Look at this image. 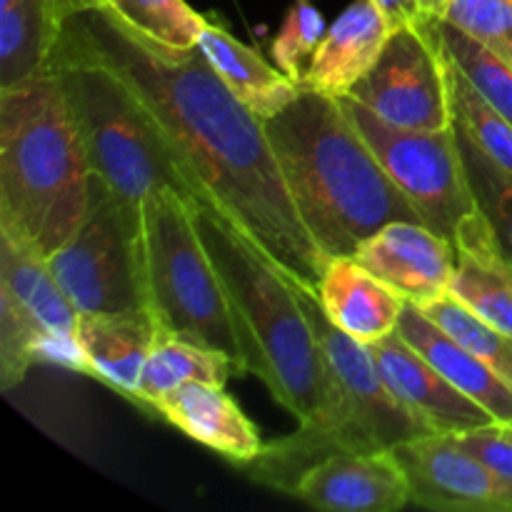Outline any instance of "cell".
Masks as SVG:
<instances>
[{
	"mask_svg": "<svg viewBox=\"0 0 512 512\" xmlns=\"http://www.w3.org/2000/svg\"><path fill=\"white\" fill-rule=\"evenodd\" d=\"M440 330L458 340L463 348L478 355L485 365L495 370L505 383L512 385V335L503 333L488 320L475 315L473 310L465 308L460 300L445 293L440 298L430 300V303L418 305Z\"/></svg>",
	"mask_w": 512,
	"mask_h": 512,
	"instance_id": "obj_25",
	"label": "cell"
},
{
	"mask_svg": "<svg viewBox=\"0 0 512 512\" xmlns=\"http://www.w3.org/2000/svg\"><path fill=\"white\" fill-rule=\"evenodd\" d=\"M63 40L128 85L170 148L190 198L210 200L280 273L318 290L328 258L290 198L265 123L198 48L153 43L103 8L70 15Z\"/></svg>",
	"mask_w": 512,
	"mask_h": 512,
	"instance_id": "obj_1",
	"label": "cell"
},
{
	"mask_svg": "<svg viewBox=\"0 0 512 512\" xmlns=\"http://www.w3.org/2000/svg\"><path fill=\"white\" fill-rule=\"evenodd\" d=\"M443 20L512 65V0H453Z\"/></svg>",
	"mask_w": 512,
	"mask_h": 512,
	"instance_id": "obj_31",
	"label": "cell"
},
{
	"mask_svg": "<svg viewBox=\"0 0 512 512\" xmlns=\"http://www.w3.org/2000/svg\"><path fill=\"white\" fill-rule=\"evenodd\" d=\"M293 498L325 512H395L410 505V488L388 448L320 460L298 480Z\"/></svg>",
	"mask_w": 512,
	"mask_h": 512,
	"instance_id": "obj_14",
	"label": "cell"
},
{
	"mask_svg": "<svg viewBox=\"0 0 512 512\" xmlns=\"http://www.w3.org/2000/svg\"><path fill=\"white\" fill-rule=\"evenodd\" d=\"M418 3H420V8H423L425 18L443 20L445 10H448V5L453 3V0H418Z\"/></svg>",
	"mask_w": 512,
	"mask_h": 512,
	"instance_id": "obj_35",
	"label": "cell"
},
{
	"mask_svg": "<svg viewBox=\"0 0 512 512\" xmlns=\"http://www.w3.org/2000/svg\"><path fill=\"white\" fill-rule=\"evenodd\" d=\"M505 425V430H508V433L512 435V420H510V423H503Z\"/></svg>",
	"mask_w": 512,
	"mask_h": 512,
	"instance_id": "obj_37",
	"label": "cell"
},
{
	"mask_svg": "<svg viewBox=\"0 0 512 512\" xmlns=\"http://www.w3.org/2000/svg\"><path fill=\"white\" fill-rule=\"evenodd\" d=\"M100 8L165 48L188 50L198 45L205 15L185 0H98Z\"/></svg>",
	"mask_w": 512,
	"mask_h": 512,
	"instance_id": "obj_24",
	"label": "cell"
},
{
	"mask_svg": "<svg viewBox=\"0 0 512 512\" xmlns=\"http://www.w3.org/2000/svg\"><path fill=\"white\" fill-rule=\"evenodd\" d=\"M0 293L8 295L43 338V363L85 375L78 310L63 293L48 260L0 235Z\"/></svg>",
	"mask_w": 512,
	"mask_h": 512,
	"instance_id": "obj_13",
	"label": "cell"
},
{
	"mask_svg": "<svg viewBox=\"0 0 512 512\" xmlns=\"http://www.w3.org/2000/svg\"><path fill=\"white\" fill-rule=\"evenodd\" d=\"M195 48L208 58L230 93L263 123L288 108L303 90V85L295 83L278 65H270L258 50L240 43L213 15H205Z\"/></svg>",
	"mask_w": 512,
	"mask_h": 512,
	"instance_id": "obj_20",
	"label": "cell"
},
{
	"mask_svg": "<svg viewBox=\"0 0 512 512\" xmlns=\"http://www.w3.org/2000/svg\"><path fill=\"white\" fill-rule=\"evenodd\" d=\"M140 258L145 300L158 328L220 350L240 368L228 295L200 238L188 195L165 188L140 203Z\"/></svg>",
	"mask_w": 512,
	"mask_h": 512,
	"instance_id": "obj_7",
	"label": "cell"
},
{
	"mask_svg": "<svg viewBox=\"0 0 512 512\" xmlns=\"http://www.w3.org/2000/svg\"><path fill=\"white\" fill-rule=\"evenodd\" d=\"M65 20L60 0H0V90L50 73Z\"/></svg>",
	"mask_w": 512,
	"mask_h": 512,
	"instance_id": "obj_22",
	"label": "cell"
},
{
	"mask_svg": "<svg viewBox=\"0 0 512 512\" xmlns=\"http://www.w3.org/2000/svg\"><path fill=\"white\" fill-rule=\"evenodd\" d=\"M265 130L290 198L328 260L355 255L395 220L423 223L338 98L303 88Z\"/></svg>",
	"mask_w": 512,
	"mask_h": 512,
	"instance_id": "obj_2",
	"label": "cell"
},
{
	"mask_svg": "<svg viewBox=\"0 0 512 512\" xmlns=\"http://www.w3.org/2000/svg\"><path fill=\"white\" fill-rule=\"evenodd\" d=\"M455 130L478 210L490 220L503 248L512 255V175L490 160L460 125H455Z\"/></svg>",
	"mask_w": 512,
	"mask_h": 512,
	"instance_id": "obj_28",
	"label": "cell"
},
{
	"mask_svg": "<svg viewBox=\"0 0 512 512\" xmlns=\"http://www.w3.org/2000/svg\"><path fill=\"white\" fill-rule=\"evenodd\" d=\"M50 273L80 313L148 310L140 258V210L90 180V200L78 230L48 258Z\"/></svg>",
	"mask_w": 512,
	"mask_h": 512,
	"instance_id": "obj_8",
	"label": "cell"
},
{
	"mask_svg": "<svg viewBox=\"0 0 512 512\" xmlns=\"http://www.w3.org/2000/svg\"><path fill=\"white\" fill-rule=\"evenodd\" d=\"M158 330L150 310L80 313L78 343L83 350L85 375L100 380L135 403L140 375L148 363Z\"/></svg>",
	"mask_w": 512,
	"mask_h": 512,
	"instance_id": "obj_18",
	"label": "cell"
},
{
	"mask_svg": "<svg viewBox=\"0 0 512 512\" xmlns=\"http://www.w3.org/2000/svg\"><path fill=\"white\" fill-rule=\"evenodd\" d=\"M448 293L490 325L512 335V290L508 280L488 265L458 250V263Z\"/></svg>",
	"mask_w": 512,
	"mask_h": 512,
	"instance_id": "obj_29",
	"label": "cell"
},
{
	"mask_svg": "<svg viewBox=\"0 0 512 512\" xmlns=\"http://www.w3.org/2000/svg\"><path fill=\"white\" fill-rule=\"evenodd\" d=\"M373 3L378 5L383 18L388 20L390 33H398V30L410 28V25H420L425 20L418 0H373Z\"/></svg>",
	"mask_w": 512,
	"mask_h": 512,
	"instance_id": "obj_34",
	"label": "cell"
},
{
	"mask_svg": "<svg viewBox=\"0 0 512 512\" xmlns=\"http://www.w3.org/2000/svg\"><path fill=\"white\" fill-rule=\"evenodd\" d=\"M408 303L425 305L448 293L458 250L418 220H395L360 243L353 255Z\"/></svg>",
	"mask_w": 512,
	"mask_h": 512,
	"instance_id": "obj_12",
	"label": "cell"
},
{
	"mask_svg": "<svg viewBox=\"0 0 512 512\" xmlns=\"http://www.w3.org/2000/svg\"><path fill=\"white\" fill-rule=\"evenodd\" d=\"M153 413L235 465L255 460L265 445L253 420L225 393V385L185 383L155 400Z\"/></svg>",
	"mask_w": 512,
	"mask_h": 512,
	"instance_id": "obj_16",
	"label": "cell"
},
{
	"mask_svg": "<svg viewBox=\"0 0 512 512\" xmlns=\"http://www.w3.org/2000/svg\"><path fill=\"white\" fill-rule=\"evenodd\" d=\"M90 180L58 75L0 90V235L48 260L78 230Z\"/></svg>",
	"mask_w": 512,
	"mask_h": 512,
	"instance_id": "obj_4",
	"label": "cell"
},
{
	"mask_svg": "<svg viewBox=\"0 0 512 512\" xmlns=\"http://www.w3.org/2000/svg\"><path fill=\"white\" fill-rule=\"evenodd\" d=\"M453 245H455V250H460V253H468L470 258H475L478 263L488 265L490 270H495L498 275H503L512 290V255L503 248V243H500L498 235H495L490 220L485 218L480 210L470 213L468 218L460 223Z\"/></svg>",
	"mask_w": 512,
	"mask_h": 512,
	"instance_id": "obj_33",
	"label": "cell"
},
{
	"mask_svg": "<svg viewBox=\"0 0 512 512\" xmlns=\"http://www.w3.org/2000/svg\"><path fill=\"white\" fill-rule=\"evenodd\" d=\"M318 338L328 373V395L318 413L285 438L263 445L250 463L238 465L253 483L293 495L298 480L330 455L388 450L418 435L433 433L390 390L370 345L335 328L323 313L315 290L298 288Z\"/></svg>",
	"mask_w": 512,
	"mask_h": 512,
	"instance_id": "obj_5",
	"label": "cell"
},
{
	"mask_svg": "<svg viewBox=\"0 0 512 512\" xmlns=\"http://www.w3.org/2000/svg\"><path fill=\"white\" fill-rule=\"evenodd\" d=\"M315 295L330 323L365 345L393 335L405 310V298L353 255L328 260Z\"/></svg>",
	"mask_w": 512,
	"mask_h": 512,
	"instance_id": "obj_19",
	"label": "cell"
},
{
	"mask_svg": "<svg viewBox=\"0 0 512 512\" xmlns=\"http://www.w3.org/2000/svg\"><path fill=\"white\" fill-rule=\"evenodd\" d=\"M350 98L395 128H453L448 60L435 20L425 18L390 35L378 63L350 90Z\"/></svg>",
	"mask_w": 512,
	"mask_h": 512,
	"instance_id": "obj_10",
	"label": "cell"
},
{
	"mask_svg": "<svg viewBox=\"0 0 512 512\" xmlns=\"http://www.w3.org/2000/svg\"><path fill=\"white\" fill-rule=\"evenodd\" d=\"M438 33V30H435ZM445 50V48H443ZM448 78H450V98H453L455 125L465 130L473 138V143L488 155L490 160L508 170L512 175V123L503 118L478 90L473 88L463 70L453 63L448 53Z\"/></svg>",
	"mask_w": 512,
	"mask_h": 512,
	"instance_id": "obj_26",
	"label": "cell"
},
{
	"mask_svg": "<svg viewBox=\"0 0 512 512\" xmlns=\"http://www.w3.org/2000/svg\"><path fill=\"white\" fill-rule=\"evenodd\" d=\"M460 443L490 470L500 495V512H512V435L503 423L458 433Z\"/></svg>",
	"mask_w": 512,
	"mask_h": 512,
	"instance_id": "obj_32",
	"label": "cell"
},
{
	"mask_svg": "<svg viewBox=\"0 0 512 512\" xmlns=\"http://www.w3.org/2000/svg\"><path fill=\"white\" fill-rule=\"evenodd\" d=\"M410 488V503L438 512H500L490 470L458 433H425L393 448Z\"/></svg>",
	"mask_w": 512,
	"mask_h": 512,
	"instance_id": "obj_11",
	"label": "cell"
},
{
	"mask_svg": "<svg viewBox=\"0 0 512 512\" xmlns=\"http://www.w3.org/2000/svg\"><path fill=\"white\" fill-rule=\"evenodd\" d=\"M388 20L373 0H353L323 35L303 75V88L343 98L370 73L390 38Z\"/></svg>",
	"mask_w": 512,
	"mask_h": 512,
	"instance_id": "obj_17",
	"label": "cell"
},
{
	"mask_svg": "<svg viewBox=\"0 0 512 512\" xmlns=\"http://www.w3.org/2000/svg\"><path fill=\"white\" fill-rule=\"evenodd\" d=\"M435 30L445 53L463 70L473 88L512 123V65L445 20H435Z\"/></svg>",
	"mask_w": 512,
	"mask_h": 512,
	"instance_id": "obj_27",
	"label": "cell"
},
{
	"mask_svg": "<svg viewBox=\"0 0 512 512\" xmlns=\"http://www.w3.org/2000/svg\"><path fill=\"white\" fill-rule=\"evenodd\" d=\"M398 333L408 340L440 375L450 380L468 398L483 405L498 423L512 420V385L505 383L478 355L440 330L415 303L405 300Z\"/></svg>",
	"mask_w": 512,
	"mask_h": 512,
	"instance_id": "obj_21",
	"label": "cell"
},
{
	"mask_svg": "<svg viewBox=\"0 0 512 512\" xmlns=\"http://www.w3.org/2000/svg\"><path fill=\"white\" fill-rule=\"evenodd\" d=\"M325 33H328V25H325L318 5L313 0H295L288 13H285V20L278 33H275L273 43H270L273 63L285 75H290L295 83H303L310 58H313L315 48H318Z\"/></svg>",
	"mask_w": 512,
	"mask_h": 512,
	"instance_id": "obj_30",
	"label": "cell"
},
{
	"mask_svg": "<svg viewBox=\"0 0 512 512\" xmlns=\"http://www.w3.org/2000/svg\"><path fill=\"white\" fill-rule=\"evenodd\" d=\"M60 5H63L65 15H75V13H83V10H95L100 8L98 0H60Z\"/></svg>",
	"mask_w": 512,
	"mask_h": 512,
	"instance_id": "obj_36",
	"label": "cell"
},
{
	"mask_svg": "<svg viewBox=\"0 0 512 512\" xmlns=\"http://www.w3.org/2000/svg\"><path fill=\"white\" fill-rule=\"evenodd\" d=\"M338 100L420 220L455 243L460 223L478 210L455 125L445 130L395 128L350 95Z\"/></svg>",
	"mask_w": 512,
	"mask_h": 512,
	"instance_id": "obj_9",
	"label": "cell"
},
{
	"mask_svg": "<svg viewBox=\"0 0 512 512\" xmlns=\"http://www.w3.org/2000/svg\"><path fill=\"white\" fill-rule=\"evenodd\" d=\"M50 73L58 75L68 98L93 175L115 198L133 210H140L148 195L165 188L190 198L155 123L113 70L60 38Z\"/></svg>",
	"mask_w": 512,
	"mask_h": 512,
	"instance_id": "obj_6",
	"label": "cell"
},
{
	"mask_svg": "<svg viewBox=\"0 0 512 512\" xmlns=\"http://www.w3.org/2000/svg\"><path fill=\"white\" fill-rule=\"evenodd\" d=\"M370 353L395 398L433 433H468L498 423L483 405L440 375L398 330L370 345Z\"/></svg>",
	"mask_w": 512,
	"mask_h": 512,
	"instance_id": "obj_15",
	"label": "cell"
},
{
	"mask_svg": "<svg viewBox=\"0 0 512 512\" xmlns=\"http://www.w3.org/2000/svg\"><path fill=\"white\" fill-rule=\"evenodd\" d=\"M205 250L220 275L240 345V370L255 375L298 423L313 418L328 395L318 338L298 283L205 198H190Z\"/></svg>",
	"mask_w": 512,
	"mask_h": 512,
	"instance_id": "obj_3",
	"label": "cell"
},
{
	"mask_svg": "<svg viewBox=\"0 0 512 512\" xmlns=\"http://www.w3.org/2000/svg\"><path fill=\"white\" fill-rule=\"evenodd\" d=\"M233 375L240 373L238 363L230 355L193 340L178 338L168 330H158L150 358L140 375L138 398L135 405L153 413L155 400L185 383H213L225 385Z\"/></svg>",
	"mask_w": 512,
	"mask_h": 512,
	"instance_id": "obj_23",
	"label": "cell"
}]
</instances>
